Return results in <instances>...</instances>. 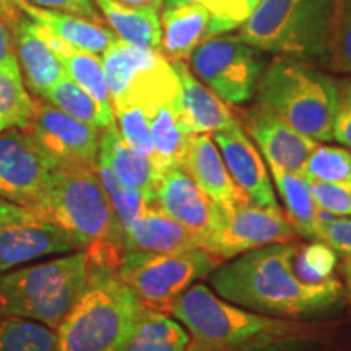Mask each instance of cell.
<instances>
[{
    "label": "cell",
    "instance_id": "obj_1",
    "mask_svg": "<svg viewBox=\"0 0 351 351\" xmlns=\"http://www.w3.org/2000/svg\"><path fill=\"white\" fill-rule=\"evenodd\" d=\"M293 245L269 244L241 254L208 275L213 291L225 301L282 319L315 317L330 311L341 296V283L330 278L304 285L291 265Z\"/></svg>",
    "mask_w": 351,
    "mask_h": 351
},
{
    "label": "cell",
    "instance_id": "obj_2",
    "mask_svg": "<svg viewBox=\"0 0 351 351\" xmlns=\"http://www.w3.org/2000/svg\"><path fill=\"white\" fill-rule=\"evenodd\" d=\"M38 218L56 223L86 252L122 256L124 231L99 181L96 165H73L51 171Z\"/></svg>",
    "mask_w": 351,
    "mask_h": 351
},
{
    "label": "cell",
    "instance_id": "obj_3",
    "mask_svg": "<svg viewBox=\"0 0 351 351\" xmlns=\"http://www.w3.org/2000/svg\"><path fill=\"white\" fill-rule=\"evenodd\" d=\"M261 106L302 135L330 142L337 114V80L307 60L280 56L265 65L256 90Z\"/></svg>",
    "mask_w": 351,
    "mask_h": 351
},
{
    "label": "cell",
    "instance_id": "obj_4",
    "mask_svg": "<svg viewBox=\"0 0 351 351\" xmlns=\"http://www.w3.org/2000/svg\"><path fill=\"white\" fill-rule=\"evenodd\" d=\"M142 309L116 269L90 263L82 296L56 330V351H119Z\"/></svg>",
    "mask_w": 351,
    "mask_h": 351
},
{
    "label": "cell",
    "instance_id": "obj_5",
    "mask_svg": "<svg viewBox=\"0 0 351 351\" xmlns=\"http://www.w3.org/2000/svg\"><path fill=\"white\" fill-rule=\"evenodd\" d=\"M88 275L85 249L0 274V313L57 330L82 296Z\"/></svg>",
    "mask_w": 351,
    "mask_h": 351
},
{
    "label": "cell",
    "instance_id": "obj_6",
    "mask_svg": "<svg viewBox=\"0 0 351 351\" xmlns=\"http://www.w3.org/2000/svg\"><path fill=\"white\" fill-rule=\"evenodd\" d=\"M169 314L191 332L192 339L223 351L311 332L304 324L252 313L226 302L202 283L189 287L171 304Z\"/></svg>",
    "mask_w": 351,
    "mask_h": 351
},
{
    "label": "cell",
    "instance_id": "obj_7",
    "mask_svg": "<svg viewBox=\"0 0 351 351\" xmlns=\"http://www.w3.org/2000/svg\"><path fill=\"white\" fill-rule=\"evenodd\" d=\"M335 0H262L241 26L239 38L261 51L326 64Z\"/></svg>",
    "mask_w": 351,
    "mask_h": 351
},
{
    "label": "cell",
    "instance_id": "obj_8",
    "mask_svg": "<svg viewBox=\"0 0 351 351\" xmlns=\"http://www.w3.org/2000/svg\"><path fill=\"white\" fill-rule=\"evenodd\" d=\"M218 262L200 247L171 254L124 251L117 274L145 307L168 314L171 304L212 274Z\"/></svg>",
    "mask_w": 351,
    "mask_h": 351
},
{
    "label": "cell",
    "instance_id": "obj_9",
    "mask_svg": "<svg viewBox=\"0 0 351 351\" xmlns=\"http://www.w3.org/2000/svg\"><path fill=\"white\" fill-rule=\"evenodd\" d=\"M189 59L202 83L230 104L251 101L265 69L262 51L244 43L239 36L204 39Z\"/></svg>",
    "mask_w": 351,
    "mask_h": 351
},
{
    "label": "cell",
    "instance_id": "obj_10",
    "mask_svg": "<svg viewBox=\"0 0 351 351\" xmlns=\"http://www.w3.org/2000/svg\"><path fill=\"white\" fill-rule=\"evenodd\" d=\"M54 168L73 165H96L99 132L52 106L36 101L32 124L25 129Z\"/></svg>",
    "mask_w": 351,
    "mask_h": 351
},
{
    "label": "cell",
    "instance_id": "obj_11",
    "mask_svg": "<svg viewBox=\"0 0 351 351\" xmlns=\"http://www.w3.org/2000/svg\"><path fill=\"white\" fill-rule=\"evenodd\" d=\"M221 213V225L207 247V252L219 261L238 257L262 245L289 243L296 236L295 228L282 212L262 208L251 200L236 204Z\"/></svg>",
    "mask_w": 351,
    "mask_h": 351
},
{
    "label": "cell",
    "instance_id": "obj_12",
    "mask_svg": "<svg viewBox=\"0 0 351 351\" xmlns=\"http://www.w3.org/2000/svg\"><path fill=\"white\" fill-rule=\"evenodd\" d=\"M52 166L25 130L0 134V197L32 210L41 204Z\"/></svg>",
    "mask_w": 351,
    "mask_h": 351
},
{
    "label": "cell",
    "instance_id": "obj_13",
    "mask_svg": "<svg viewBox=\"0 0 351 351\" xmlns=\"http://www.w3.org/2000/svg\"><path fill=\"white\" fill-rule=\"evenodd\" d=\"M153 207L194 232L204 251H207L221 225V210L182 168H173L161 174Z\"/></svg>",
    "mask_w": 351,
    "mask_h": 351
},
{
    "label": "cell",
    "instance_id": "obj_14",
    "mask_svg": "<svg viewBox=\"0 0 351 351\" xmlns=\"http://www.w3.org/2000/svg\"><path fill=\"white\" fill-rule=\"evenodd\" d=\"M245 132L258 145L267 163L288 173L302 176L307 158L317 147V140L302 135L275 114L261 106L241 111Z\"/></svg>",
    "mask_w": 351,
    "mask_h": 351
},
{
    "label": "cell",
    "instance_id": "obj_15",
    "mask_svg": "<svg viewBox=\"0 0 351 351\" xmlns=\"http://www.w3.org/2000/svg\"><path fill=\"white\" fill-rule=\"evenodd\" d=\"M82 244L64 228L46 219H33L0 230V274L56 254L80 251Z\"/></svg>",
    "mask_w": 351,
    "mask_h": 351
},
{
    "label": "cell",
    "instance_id": "obj_16",
    "mask_svg": "<svg viewBox=\"0 0 351 351\" xmlns=\"http://www.w3.org/2000/svg\"><path fill=\"white\" fill-rule=\"evenodd\" d=\"M213 142L218 147L231 179L249 200L262 208L280 212L265 165L241 124L213 132Z\"/></svg>",
    "mask_w": 351,
    "mask_h": 351
},
{
    "label": "cell",
    "instance_id": "obj_17",
    "mask_svg": "<svg viewBox=\"0 0 351 351\" xmlns=\"http://www.w3.org/2000/svg\"><path fill=\"white\" fill-rule=\"evenodd\" d=\"M181 168L221 212H228L236 204L249 200L231 179L218 147L208 134L191 135Z\"/></svg>",
    "mask_w": 351,
    "mask_h": 351
},
{
    "label": "cell",
    "instance_id": "obj_18",
    "mask_svg": "<svg viewBox=\"0 0 351 351\" xmlns=\"http://www.w3.org/2000/svg\"><path fill=\"white\" fill-rule=\"evenodd\" d=\"M171 64L181 83L182 119L191 134H213L239 124L225 101L197 80L184 60H174Z\"/></svg>",
    "mask_w": 351,
    "mask_h": 351
},
{
    "label": "cell",
    "instance_id": "obj_19",
    "mask_svg": "<svg viewBox=\"0 0 351 351\" xmlns=\"http://www.w3.org/2000/svg\"><path fill=\"white\" fill-rule=\"evenodd\" d=\"M98 158L103 160L125 187L137 191L153 205V197L161 174L150 156L130 147L116 124L104 127L99 135Z\"/></svg>",
    "mask_w": 351,
    "mask_h": 351
},
{
    "label": "cell",
    "instance_id": "obj_20",
    "mask_svg": "<svg viewBox=\"0 0 351 351\" xmlns=\"http://www.w3.org/2000/svg\"><path fill=\"white\" fill-rule=\"evenodd\" d=\"M199 247L200 239L194 232L153 205L124 231L125 251L171 254Z\"/></svg>",
    "mask_w": 351,
    "mask_h": 351
},
{
    "label": "cell",
    "instance_id": "obj_21",
    "mask_svg": "<svg viewBox=\"0 0 351 351\" xmlns=\"http://www.w3.org/2000/svg\"><path fill=\"white\" fill-rule=\"evenodd\" d=\"M16 5L29 20L44 26L46 29L69 44L70 47L78 51L91 52V54H103L111 44L116 41V34L103 28V25L88 20L85 16L72 15L49 8L32 5L26 0H16Z\"/></svg>",
    "mask_w": 351,
    "mask_h": 351
},
{
    "label": "cell",
    "instance_id": "obj_22",
    "mask_svg": "<svg viewBox=\"0 0 351 351\" xmlns=\"http://www.w3.org/2000/svg\"><path fill=\"white\" fill-rule=\"evenodd\" d=\"M16 57L23 69L25 80L34 95L43 96L57 82L67 75L59 57L47 46L38 25L28 16H21L15 29Z\"/></svg>",
    "mask_w": 351,
    "mask_h": 351
},
{
    "label": "cell",
    "instance_id": "obj_23",
    "mask_svg": "<svg viewBox=\"0 0 351 351\" xmlns=\"http://www.w3.org/2000/svg\"><path fill=\"white\" fill-rule=\"evenodd\" d=\"M210 15L202 3L165 7L161 13L160 52L169 62L187 60L199 44L207 39Z\"/></svg>",
    "mask_w": 351,
    "mask_h": 351
},
{
    "label": "cell",
    "instance_id": "obj_24",
    "mask_svg": "<svg viewBox=\"0 0 351 351\" xmlns=\"http://www.w3.org/2000/svg\"><path fill=\"white\" fill-rule=\"evenodd\" d=\"M95 3L121 41L143 49L160 51V7L125 5L119 0H95Z\"/></svg>",
    "mask_w": 351,
    "mask_h": 351
},
{
    "label": "cell",
    "instance_id": "obj_25",
    "mask_svg": "<svg viewBox=\"0 0 351 351\" xmlns=\"http://www.w3.org/2000/svg\"><path fill=\"white\" fill-rule=\"evenodd\" d=\"M189 341L191 335L178 320L143 306L119 351H184Z\"/></svg>",
    "mask_w": 351,
    "mask_h": 351
},
{
    "label": "cell",
    "instance_id": "obj_26",
    "mask_svg": "<svg viewBox=\"0 0 351 351\" xmlns=\"http://www.w3.org/2000/svg\"><path fill=\"white\" fill-rule=\"evenodd\" d=\"M57 57H59L60 64L64 65L65 73L78 86L83 88L96 103L99 112L101 129L116 124L111 96H109L106 83V75H104L103 60L96 54L73 49V47H69L67 51H64L62 54H59Z\"/></svg>",
    "mask_w": 351,
    "mask_h": 351
},
{
    "label": "cell",
    "instance_id": "obj_27",
    "mask_svg": "<svg viewBox=\"0 0 351 351\" xmlns=\"http://www.w3.org/2000/svg\"><path fill=\"white\" fill-rule=\"evenodd\" d=\"M269 166L280 197L285 204L287 219L295 228L296 234L315 239L319 225V208L313 195H311L307 181L302 176L288 173V171L276 168V166Z\"/></svg>",
    "mask_w": 351,
    "mask_h": 351
},
{
    "label": "cell",
    "instance_id": "obj_28",
    "mask_svg": "<svg viewBox=\"0 0 351 351\" xmlns=\"http://www.w3.org/2000/svg\"><path fill=\"white\" fill-rule=\"evenodd\" d=\"M160 54V51L143 49V47L132 46L129 43L116 39L103 52V59H101L111 103L125 90L132 78L137 75L140 70L155 62Z\"/></svg>",
    "mask_w": 351,
    "mask_h": 351
},
{
    "label": "cell",
    "instance_id": "obj_29",
    "mask_svg": "<svg viewBox=\"0 0 351 351\" xmlns=\"http://www.w3.org/2000/svg\"><path fill=\"white\" fill-rule=\"evenodd\" d=\"M36 101L23 85L21 72L0 69V134L32 124Z\"/></svg>",
    "mask_w": 351,
    "mask_h": 351
},
{
    "label": "cell",
    "instance_id": "obj_30",
    "mask_svg": "<svg viewBox=\"0 0 351 351\" xmlns=\"http://www.w3.org/2000/svg\"><path fill=\"white\" fill-rule=\"evenodd\" d=\"M57 333L47 326L0 313V351H56Z\"/></svg>",
    "mask_w": 351,
    "mask_h": 351
},
{
    "label": "cell",
    "instance_id": "obj_31",
    "mask_svg": "<svg viewBox=\"0 0 351 351\" xmlns=\"http://www.w3.org/2000/svg\"><path fill=\"white\" fill-rule=\"evenodd\" d=\"M324 67L351 77V0L333 2Z\"/></svg>",
    "mask_w": 351,
    "mask_h": 351
},
{
    "label": "cell",
    "instance_id": "obj_32",
    "mask_svg": "<svg viewBox=\"0 0 351 351\" xmlns=\"http://www.w3.org/2000/svg\"><path fill=\"white\" fill-rule=\"evenodd\" d=\"M296 278L304 285H319L333 278L337 252L326 243L295 244L291 258Z\"/></svg>",
    "mask_w": 351,
    "mask_h": 351
},
{
    "label": "cell",
    "instance_id": "obj_33",
    "mask_svg": "<svg viewBox=\"0 0 351 351\" xmlns=\"http://www.w3.org/2000/svg\"><path fill=\"white\" fill-rule=\"evenodd\" d=\"M96 171H98L99 181L106 191L109 202H111L114 215H116L122 231H125L145 210L150 207V202L145 199L140 192L125 187L116 178L112 169L99 158L96 160Z\"/></svg>",
    "mask_w": 351,
    "mask_h": 351
},
{
    "label": "cell",
    "instance_id": "obj_34",
    "mask_svg": "<svg viewBox=\"0 0 351 351\" xmlns=\"http://www.w3.org/2000/svg\"><path fill=\"white\" fill-rule=\"evenodd\" d=\"M43 98L47 103H51L52 106L69 114L73 119L85 122L88 125H93L96 129H101L99 112L96 103L69 75H65L62 80L57 82L51 90H47Z\"/></svg>",
    "mask_w": 351,
    "mask_h": 351
},
{
    "label": "cell",
    "instance_id": "obj_35",
    "mask_svg": "<svg viewBox=\"0 0 351 351\" xmlns=\"http://www.w3.org/2000/svg\"><path fill=\"white\" fill-rule=\"evenodd\" d=\"M302 178L306 181L350 182L351 181V153L339 147L317 145L307 158Z\"/></svg>",
    "mask_w": 351,
    "mask_h": 351
},
{
    "label": "cell",
    "instance_id": "obj_36",
    "mask_svg": "<svg viewBox=\"0 0 351 351\" xmlns=\"http://www.w3.org/2000/svg\"><path fill=\"white\" fill-rule=\"evenodd\" d=\"M208 10L207 38L241 28L262 0H197Z\"/></svg>",
    "mask_w": 351,
    "mask_h": 351
},
{
    "label": "cell",
    "instance_id": "obj_37",
    "mask_svg": "<svg viewBox=\"0 0 351 351\" xmlns=\"http://www.w3.org/2000/svg\"><path fill=\"white\" fill-rule=\"evenodd\" d=\"M114 117L119 124L121 135L134 150L152 158V137L150 127L145 114L135 106H116L112 108Z\"/></svg>",
    "mask_w": 351,
    "mask_h": 351
},
{
    "label": "cell",
    "instance_id": "obj_38",
    "mask_svg": "<svg viewBox=\"0 0 351 351\" xmlns=\"http://www.w3.org/2000/svg\"><path fill=\"white\" fill-rule=\"evenodd\" d=\"M307 187L319 210L335 217H351V181H307Z\"/></svg>",
    "mask_w": 351,
    "mask_h": 351
},
{
    "label": "cell",
    "instance_id": "obj_39",
    "mask_svg": "<svg viewBox=\"0 0 351 351\" xmlns=\"http://www.w3.org/2000/svg\"><path fill=\"white\" fill-rule=\"evenodd\" d=\"M315 239L328 244L341 256L351 257V219L335 218V215L319 210Z\"/></svg>",
    "mask_w": 351,
    "mask_h": 351
},
{
    "label": "cell",
    "instance_id": "obj_40",
    "mask_svg": "<svg viewBox=\"0 0 351 351\" xmlns=\"http://www.w3.org/2000/svg\"><path fill=\"white\" fill-rule=\"evenodd\" d=\"M333 140L351 147V77L337 80V114Z\"/></svg>",
    "mask_w": 351,
    "mask_h": 351
},
{
    "label": "cell",
    "instance_id": "obj_41",
    "mask_svg": "<svg viewBox=\"0 0 351 351\" xmlns=\"http://www.w3.org/2000/svg\"><path fill=\"white\" fill-rule=\"evenodd\" d=\"M225 351H322L319 343H315L309 337V333L302 335H288L280 337V339L258 341V343L238 346V348H230Z\"/></svg>",
    "mask_w": 351,
    "mask_h": 351
},
{
    "label": "cell",
    "instance_id": "obj_42",
    "mask_svg": "<svg viewBox=\"0 0 351 351\" xmlns=\"http://www.w3.org/2000/svg\"><path fill=\"white\" fill-rule=\"evenodd\" d=\"M26 2L41 8H49V10L85 16L88 20L99 23V15L95 8V0H26Z\"/></svg>",
    "mask_w": 351,
    "mask_h": 351
},
{
    "label": "cell",
    "instance_id": "obj_43",
    "mask_svg": "<svg viewBox=\"0 0 351 351\" xmlns=\"http://www.w3.org/2000/svg\"><path fill=\"white\" fill-rule=\"evenodd\" d=\"M15 29V26L8 23L0 15V69L12 70V72H19L20 70L19 57H16Z\"/></svg>",
    "mask_w": 351,
    "mask_h": 351
},
{
    "label": "cell",
    "instance_id": "obj_44",
    "mask_svg": "<svg viewBox=\"0 0 351 351\" xmlns=\"http://www.w3.org/2000/svg\"><path fill=\"white\" fill-rule=\"evenodd\" d=\"M33 219H38V217L32 212V210L21 207V205H16L13 204V202L0 197V230L5 226L33 221Z\"/></svg>",
    "mask_w": 351,
    "mask_h": 351
},
{
    "label": "cell",
    "instance_id": "obj_45",
    "mask_svg": "<svg viewBox=\"0 0 351 351\" xmlns=\"http://www.w3.org/2000/svg\"><path fill=\"white\" fill-rule=\"evenodd\" d=\"M0 15L16 28L23 13H21L19 5H16V0H0Z\"/></svg>",
    "mask_w": 351,
    "mask_h": 351
},
{
    "label": "cell",
    "instance_id": "obj_46",
    "mask_svg": "<svg viewBox=\"0 0 351 351\" xmlns=\"http://www.w3.org/2000/svg\"><path fill=\"white\" fill-rule=\"evenodd\" d=\"M184 351H223V350L213 348V346L200 343V341L191 339V341H189V345H187V348L184 350Z\"/></svg>",
    "mask_w": 351,
    "mask_h": 351
},
{
    "label": "cell",
    "instance_id": "obj_47",
    "mask_svg": "<svg viewBox=\"0 0 351 351\" xmlns=\"http://www.w3.org/2000/svg\"><path fill=\"white\" fill-rule=\"evenodd\" d=\"M119 2L125 3V5H155L160 7L163 0H119Z\"/></svg>",
    "mask_w": 351,
    "mask_h": 351
},
{
    "label": "cell",
    "instance_id": "obj_48",
    "mask_svg": "<svg viewBox=\"0 0 351 351\" xmlns=\"http://www.w3.org/2000/svg\"><path fill=\"white\" fill-rule=\"evenodd\" d=\"M343 274L346 278V283H348V289H350V296H351V257H346L343 262Z\"/></svg>",
    "mask_w": 351,
    "mask_h": 351
},
{
    "label": "cell",
    "instance_id": "obj_49",
    "mask_svg": "<svg viewBox=\"0 0 351 351\" xmlns=\"http://www.w3.org/2000/svg\"><path fill=\"white\" fill-rule=\"evenodd\" d=\"M197 0H163L165 7H179V5H187V3H195Z\"/></svg>",
    "mask_w": 351,
    "mask_h": 351
}]
</instances>
